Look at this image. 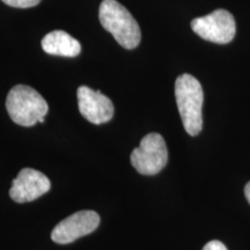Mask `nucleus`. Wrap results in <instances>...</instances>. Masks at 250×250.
I'll return each instance as SVG.
<instances>
[{
	"label": "nucleus",
	"instance_id": "1a4fd4ad",
	"mask_svg": "<svg viewBox=\"0 0 250 250\" xmlns=\"http://www.w3.org/2000/svg\"><path fill=\"white\" fill-rule=\"evenodd\" d=\"M42 48L46 54L62 57H77L81 52L79 41L64 30H54L42 40Z\"/></svg>",
	"mask_w": 250,
	"mask_h": 250
},
{
	"label": "nucleus",
	"instance_id": "f03ea898",
	"mask_svg": "<svg viewBox=\"0 0 250 250\" xmlns=\"http://www.w3.org/2000/svg\"><path fill=\"white\" fill-rule=\"evenodd\" d=\"M175 98L184 129L190 136H197L203 127L204 93L199 81L191 74H181L175 81Z\"/></svg>",
	"mask_w": 250,
	"mask_h": 250
},
{
	"label": "nucleus",
	"instance_id": "423d86ee",
	"mask_svg": "<svg viewBox=\"0 0 250 250\" xmlns=\"http://www.w3.org/2000/svg\"><path fill=\"white\" fill-rule=\"evenodd\" d=\"M100 225V215L95 211H79L61 221L51 232V240L59 245H67L93 233Z\"/></svg>",
	"mask_w": 250,
	"mask_h": 250
},
{
	"label": "nucleus",
	"instance_id": "6e6552de",
	"mask_svg": "<svg viewBox=\"0 0 250 250\" xmlns=\"http://www.w3.org/2000/svg\"><path fill=\"white\" fill-rule=\"evenodd\" d=\"M78 107L80 114L93 124L107 123L114 116V104L108 96L87 86L78 88Z\"/></svg>",
	"mask_w": 250,
	"mask_h": 250
},
{
	"label": "nucleus",
	"instance_id": "f8f14e48",
	"mask_svg": "<svg viewBox=\"0 0 250 250\" xmlns=\"http://www.w3.org/2000/svg\"><path fill=\"white\" fill-rule=\"evenodd\" d=\"M245 195H246V198L248 203L250 204V182L246 184V188H245Z\"/></svg>",
	"mask_w": 250,
	"mask_h": 250
},
{
	"label": "nucleus",
	"instance_id": "20e7f679",
	"mask_svg": "<svg viewBox=\"0 0 250 250\" xmlns=\"http://www.w3.org/2000/svg\"><path fill=\"white\" fill-rule=\"evenodd\" d=\"M131 164L142 175H155L164 169L168 162V149L164 137L149 133L140 142L139 147L131 153Z\"/></svg>",
	"mask_w": 250,
	"mask_h": 250
},
{
	"label": "nucleus",
	"instance_id": "9b49d317",
	"mask_svg": "<svg viewBox=\"0 0 250 250\" xmlns=\"http://www.w3.org/2000/svg\"><path fill=\"white\" fill-rule=\"evenodd\" d=\"M203 250H227L226 246L224 245L223 242L217 241V240H213V241H210L206 243Z\"/></svg>",
	"mask_w": 250,
	"mask_h": 250
},
{
	"label": "nucleus",
	"instance_id": "9d476101",
	"mask_svg": "<svg viewBox=\"0 0 250 250\" xmlns=\"http://www.w3.org/2000/svg\"><path fill=\"white\" fill-rule=\"evenodd\" d=\"M1 1L15 8H29L39 5L41 0H1Z\"/></svg>",
	"mask_w": 250,
	"mask_h": 250
},
{
	"label": "nucleus",
	"instance_id": "0eeeda50",
	"mask_svg": "<svg viewBox=\"0 0 250 250\" xmlns=\"http://www.w3.org/2000/svg\"><path fill=\"white\" fill-rule=\"evenodd\" d=\"M51 188L50 180L41 171L23 168L12 182L9 197L15 203H28L40 198Z\"/></svg>",
	"mask_w": 250,
	"mask_h": 250
},
{
	"label": "nucleus",
	"instance_id": "7ed1b4c3",
	"mask_svg": "<svg viewBox=\"0 0 250 250\" xmlns=\"http://www.w3.org/2000/svg\"><path fill=\"white\" fill-rule=\"evenodd\" d=\"M6 109L14 123L33 126L36 123H44L49 107L37 90L26 85H17L9 90Z\"/></svg>",
	"mask_w": 250,
	"mask_h": 250
},
{
	"label": "nucleus",
	"instance_id": "39448f33",
	"mask_svg": "<svg viewBox=\"0 0 250 250\" xmlns=\"http://www.w3.org/2000/svg\"><path fill=\"white\" fill-rule=\"evenodd\" d=\"M191 28L203 40L218 44L232 42L236 33L235 19L226 9H215L211 14L193 19Z\"/></svg>",
	"mask_w": 250,
	"mask_h": 250
},
{
	"label": "nucleus",
	"instance_id": "f257e3e1",
	"mask_svg": "<svg viewBox=\"0 0 250 250\" xmlns=\"http://www.w3.org/2000/svg\"><path fill=\"white\" fill-rule=\"evenodd\" d=\"M99 19L102 27L123 48L132 50L139 45L142 40L139 24L132 14L117 0H103L100 5Z\"/></svg>",
	"mask_w": 250,
	"mask_h": 250
}]
</instances>
